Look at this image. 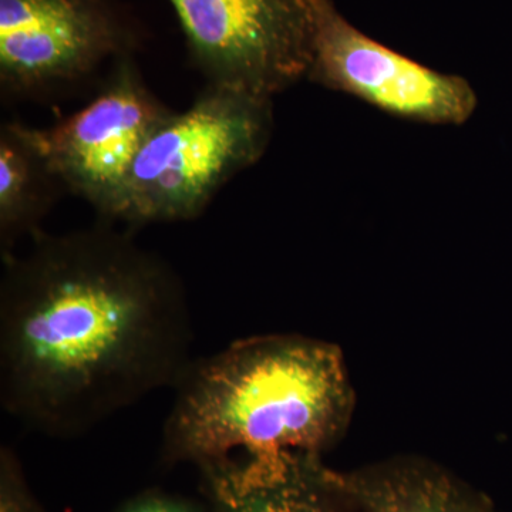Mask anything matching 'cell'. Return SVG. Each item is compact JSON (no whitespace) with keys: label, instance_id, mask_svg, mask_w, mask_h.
<instances>
[{"label":"cell","instance_id":"6da1fadb","mask_svg":"<svg viewBox=\"0 0 512 512\" xmlns=\"http://www.w3.org/2000/svg\"><path fill=\"white\" fill-rule=\"evenodd\" d=\"M2 261L0 403L26 429L87 436L195 359L183 279L130 228L43 231Z\"/></svg>","mask_w":512,"mask_h":512},{"label":"cell","instance_id":"7a4b0ae2","mask_svg":"<svg viewBox=\"0 0 512 512\" xmlns=\"http://www.w3.org/2000/svg\"><path fill=\"white\" fill-rule=\"evenodd\" d=\"M173 390L161 456L200 467L282 451L323 456L348 433L356 404L342 349L301 333L195 357Z\"/></svg>","mask_w":512,"mask_h":512},{"label":"cell","instance_id":"3957f363","mask_svg":"<svg viewBox=\"0 0 512 512\" xmlns=\"http://www.w3.org/2000/svg\"><path fill=\"white\" fill-rule=\"evenodd\" d=\"M272 101L207 84L188 109L161 121L100 220L130 229L197 220L229 181L264 157Z\"/></svg>","mask_w":512,"mask_h":512},{"label":"cell","instance_id":"277c9868","mask_svg":"<svg viewBox=\"0 0 512 512\" xmlns=\"http://www.w3.org/2000/svg\"><path fill=\"white\" fill-rule=\"evenodd\" d=\"M140 45L119 0H0L2 100L53 103Z\"/></svg>","mask_w":512,"mask_h":512},{"label":"cell","instance_id":"5b68a950","mask_svg":"<svg viewBox=\"0 0 512 512\" xmlns=\"http://www.w3.org/2000/svg\"><path fill=\"white\" fill-rule=\"evenodd\" d=\"M207 84L274 99L308 79L328 0H168Z\"/></svg>","mask_w":512,"mask_h":512},{"label":"cell","instance_id":"8992f818","mask_svg":"<svg viewBox=\"0 0 512 512\" xmlns=\"http://www.w3.org/2000/svg\"><path fill=\"white\" fill-rule=\"evenodd\" d=\"M171 109L151 92L134 57L111 67L86 107L35 136L67 192L101 214Z\"/></svg>","mask_w":512,"mask_h":512},{"label":"cell","instance_id":"52a82bcc","mask_svg":"<svg viewBox=\"0 0 512 512\" xmlns=\"http://www.w3.org/2000/svg\"><path fill=\"white\" fill-rule=\"evenodd\" d=\"M308 79L400 119L461 126L477 109L466 79L430 69L353 26L332 0L320 15Z\"/></svg>","mask_w":512,"mask_h":512},{"label":"cell","instance_id":"ba28073f","mask_svg":"<svg viewBox=\"0 0 512 512\" xmlns=\"http://www.w3.org/2000/svg\"><path fill=\"white\" fill-rule=\"evenodd\" d=\"M200 468L210 512H357L342 471L319 454L282 451Z\"/></svg>","mask_w":512,"mask_h":512},{"label":"cell","instance_id":"9c48e42d","mask_svg":"<svg viewBox=\"0 0 512 512\" xmlns=\"http://www.w3.org/2000/svg\"><path fill=\"white\" fill-rule=\"evenodd\" d=\"M343 478L357 512H500L487 495L426 457L386 458Z\"/></svg>","mask_w":512,"mask_h":512},{"label":"cell","instance_id":"30bf717a","mask_svg":"<svg viewBox=\"0 0 512 512\" xmlns=\"http://www.w3.org/2000/svg\"><path fill=\"white\" fill-rule=\"evenodd\" d=\"M59 175L43 153L35 127L22 121L0 126V254L43 232L42 225L66 194Z\"/></svg>","mask_w":512,"mask_h":512},{"label":"cell","instance_id":"8fae6325","mask_svg":"<svg viewBox=\"0 0 512 512\" xmlns=\"http://www.w3.org/2000/svg\"><path fill=\"white\" fill-rule=\"evenodd\" d=\"M0 512H43L25 483L18 456L8 446L0 450Z\"/></svg>","mask_w":512,"mask_h":512},{"label":"cell","instance_id":"7c38bea8","mask_svg":"<svg viewBox=\"0 0 512 512\" xmlns=\"http://www.w3.org/2000/svg\"><path fill=\"white\" fill-rule=\"evenodd\" d=\"M119 512H208L201 505L174 497V495L150 491L128 501Z\"/></svg>","mask_w":512,"mask_h":512}]
</instances>
